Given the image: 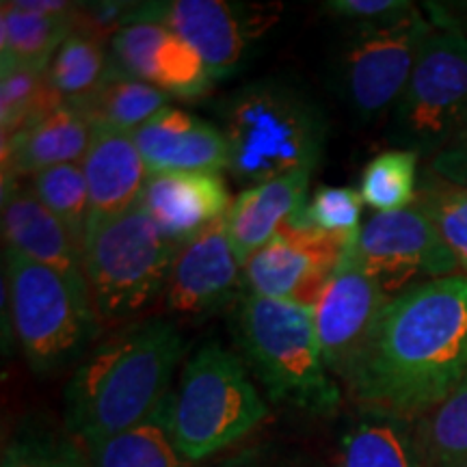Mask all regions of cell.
Here are the masks:
<instances>
[{
	"mask_svg": "<svg viewBox=\"0 0 467 467\" xmlns=\"http://www.w3.org/2000/svg\"><path fill=\"white\" fill-rule=\"evenodd\" d=\"M361 197L359 191L348 186H318L299 214L288 223L307 227L337 236L347 243H355L361 230Z\"/></svg>",
	"mask_w": 467,
	"mask_h": 467,
	"instance_id": "obj_33",
	"label": "cell"
},
{
	"mask_svg": "<svg viewBox=\"0 0 467 467\" xmlns=\"http://www.w3.org/2000/svg\"><path fill=\"white\" fill-rule=\"evenodd\" d=\"M461 467H467V463H465V465H461Z\"/></svg>",
	"mask_w": 467,
	"mask_h": 467,
	"instance_id": "obj_37",
	"label": "cell"
},
{
	"mask_svg": "<svg viewBox=\"0 0 467 467\" xmlns=\"http://www.w3.org/2000/svg\"><path fill=\"white\" fill-rule=\"evenodd\" d=\"M150 175L230 169L223 130L182 109L167 107L132 132Z\"/></svg>",
	"mask_w": 467,
	"mask_h": 467,
	"instance_id": "obj_18",
	"label": "cell"
},
{
	"mask_svg": "<svg viewBox=\"0 0 467 467\" xmlns=\"http://www.w3.org/2000/svg\"><path fill=\"white\" fill-rule=\"evenodd\" d=\"M275 17L268 7L227 0H156L130 5L126 22H156L200 52L210 78L225 80L241 72L251 46Z\"/></svg>",
	"mask_w": 467,
	"mask_h": 467,
	"instance_id": "obj_11",
	"label": "cell"
},
{
	"mask_svg": "<svg viewBox=\"0 0 467 467\" xmlns=\"http://www.w3.org/2000/svg\"><path fill=\"white\" fill-rule=\"evenodd\" d=\"M424 467L467 463V375L440 405L416 420Z\"/></svg>",
	"mask_w": 467,
	"mask_h": 467,
	"instance_id": "obj_27",
	"label": "cell"
},
{
	"mask_svg": "<svg viewBox=\"0 0 467 467\" xmlns=\"http://www.w3.org/2000/svg\"><path fill=\"white\" fill-rule=\"evenodd\" d=\"M323 9L359 28L399 20L416 9V5L407 0H329L323 5Z\"/></svg>",
	"mask_w": 467,
	"mask_h": 467,
	"instance_id": "obj_34",
	"label": "cell"
},
{
	"mask_svg": "<svg viewBox=\"0 0 467 467\" xmlns=\"http://www.w3.org/2000/svg\"><path fill=\"white\" fill-rule=\"evenodd\" d=\"M110 63L117 72L154 85L169 98L195 100L210 87L200 52L156 22H126L109 39Z\"/></svg>",
	"mask_w": 467,
	"mask_h": 467,
	"instance_id": "obj_14",
	"label": "cell"
},
{
	"mask_svg": "<svg viewBox=\"0 0 467 467\" xmlns=\"http://www.w3.org/2000/svg\"><path fill=\"white\" fill-rule=\"evenodd\" d=\"M221 130L230 145V173L247 189L295 171L312 173L323 159L327 117L301 87L262 78L219 104Z\"/></svg>",
	"mask_w": 467,
	"mask_h": 467,
	"instance_id": "obj_3",
	"label": "cell"
},
{
	"mask_svg": "<svg viewBox=\"0 0 467 467\" xmlns=\"http://www.w3.org/2000/svg\"><path fill=\"white\" fill-rule=\"evenodd\" d=\"M429 169L443 182L467 189V124L431 159Z\"/></svg>",
	"mask_w": 467,
	"mask_h": 467,
	"instance_id": "obj_35",
	"label": "cell"
},
{
	"mask_svg": "<svg viewBox=\"0 0 467 467\" xmlns=\"http://www.w3.org/2000/svg\"><path fill=\"white\" fill-rule=\"evenodd\" d=\"M48 69L0 67V130L3 139L14 137L39 117L63 104L48 83Z\"/></svg>",
	"mask_w": 467,
	"mask_h": 467,
	"instance_id": "obj_30",
	"label": "cell"
},
{
	"mask_svg": "<svg viewBox=\"0 0 467 467\" xmlns=\"http://www.w3.org/2000/svg\"><path fill=\"white\" fill-rule=\"evenodd\" d=\"M3 238L5 247L17 251L35 265L48 266L74 288L89 292L83 273L80 244L58 221L31 186L20 180H3Z\"/></svg>",
	"mask_w": 467,
	"mask_h": 467,
	"instance_id": "obj_16",
	"label": "cell"
},
{
	"mask_svg": "<svg viewBox=\"0 0 467 467\" xmlns=\"http://www.w3.org/2000/svg\"><path fill=\"white\" fill-rule=\"evenodd\" d=\"M334 467H424L416 420L379 407H359L342 431Z\"/></svg>",
	"mask_w": 467,
	"mask_h": 467,
	"instance_id": "obj_22",
	"label": "cell"
},
{
	"mask_svg": "<svg viewBox=\"0 0 467 467\" xmlns=\"http://www.w3.org/2000/svg\"><path fill=\"white\" fill-rule=\"evenodd\" d=\"M266 416L247 364L219 342L203 344L186 361L171 394L175 443L195 465L244 440Z\"/></svg>",
	"mask_w": 467,
	"mask_h": 467,
	"instance_id": "obj_6",
	"label": "cell"
},
{
	"mask_svg": "<svg viewBox=\"0 0 467 467\" xmlns=\"http://www.w3.org/2000/svg\"><path fill=\"white\" fill-rule=\"evenodd\" d=\"M203 467H299L273 446H254L230 454V457Z\"/></svg>",
	"mask_w": 467,
	"mask_h": 467,
	"instance_id": "obj_36",
	"label": "cell"
},
{
	"mask_svg": "<svg viewBox=\"0 0 467 467\" xmlns=\"http://www.w3.org/2000/svg\"><path fill=\"white\" fill-rule=\"evenodd\" d=\"M139 203L162 236L182 249L203 230L227 217L232 197L221 173L182 171L150 175Z\"/></svg>",
	"mask_w": 467,
	"mask_h": 467,
	"instance_id": "obj_17",
	"label": "cell"
},
{
	"mask_svg": "<svg viewBox=\"0 0 467 467\" xmlns=\"http://www.w3.org/2000/svg\"><path fill=\"white\" fill-rule=\"evenodd\" d=\"M109 39L78 26L69 35L48 66V83L61 102L80 109L109 78L113 63Z\"/></svg>",
	"mask_w": 467,
	"mask_h": 467,
	"instance_id": "obj_25",
	"label": "cell"
},
{
	"mask_svg": "<svg viewBox=\"0 0 467 467\" xmlns=\"http://www.w3.org/2000/svg\"><path fill=\"white\" fill-rule=\"evenodd\" d=\"M353 243L288 221L243 266V292L314 306Z\"/></svg>",
	"mask_w": 467,
	"mask_h": 467,
	"instance_id": "obj_12",
	"label": "cell"
},
{
	"mask_svg": "<svg viewBox=\"0 0 467 467\" xmlns=\"http://www.w3.org/2000/svg\"><path fill=\"white\" fill-rule=\"evenodd\" d=\"M433 28L418 7L399 20L355 28L342 46L337 78L358 119L368 124L392 113Z\"/></svg>",
	"mask_w": 467,
	"mask_h": 467,
	"instance_id": "obj_9",
	"label": "cell"
},
{
	"mask_svg": "<svg viewBox=\"0 0 467 467\" xmlns=\"http://www.w3.org/2000/svg\"><path fill=\"white\" fill-rule=\"evenodd\" d=\"M309 171H295L238 192L225 221L234 254L243 266L285 221L301 213L309 200Z\"/></svg>",
	"mask_w": 467,
	"mask_h": 467,
	"instance_id": "obj_21",
	"label": "cell"
},
{
	"mask_svg": "<svg viewBox=\"0 0 467 467\" xmlns=\"http://www.w3.org/2000/svg\"><path fill=\"white\" fill-rule=\"evenodd\" d=\"M241 358L273 402L312 416L342 405V385L325 366L314 306L244 295L236 309Z\"/></svg>",
	"mask_w": 467,
	"mask_h": 467,
	"instance_id": "obj_4",
	"label": "cell"
},
{
	"mask_svg": "<svg viewBox=\"0 0 467 467\" xmlns=\"http://www.w3.org/2000/svg\"><path fill=\"white\" fill-rule=\"evenodd\" d=\"M167 107L169 96L165 91L113 67L100 89L78 110H83L93 126L132 134Z\"/></svg>",
	"mask_w": 467,
	"mask_h": 467,
	"instance_id": "obj_26",
	"label": "cell"
},
{
	"mask_svg": "<svg viewBox=\"0 0 467 467\" xmlns=\"http://www.w3.org/2000/svg\"><path fill=\"white\" fill-rule=\"evenodd\" d=\"M416 206L433 221L443 243L459 262V271L467 275V189L448 184L431 173L418 184Z\"/></svg>",
	"mask_w": 467,
	"mask_h": 467,
	"instance_id": "obj_32",
	"label": "cell"
},
{
	"mask_svg": "<svg viewBox=\"0 0 467 467\" xmlns=\"http://www.w3.org/2000/svg\"><path fill=\"white\" fill-rule=\"evenodd\" d=\"M348 255L389 299L459 273L457 258L416 203L368 219Z\"/></svg>",
	"mask_w": 467,
	"mask_h": 467,
	"instance_id": "obj_10",
	"label": "cell"
},
{
	"mask_svg": "<svg viewBox=\"0 0 467 467\" xmlns=\"http://www.w3.org/2000/svg\"><path fill=\"white\" fill-rule=\"evenodd\" d=\"M80 167L89 189L87 225L130 210L141 200L150 180V171L132 134L110 128L93 126L89 151Z\"/></svg>",
	"mask_w": 467,
	"mask_h": 467,
	"instance_id": "obj_19",
	"label": "cell"
},
{
	"mask_svg": "<svg viewBox=\"0 0 467 467\" xmlns=\"http://www.w3.org/2000/svg\"><path fill=\"white\" fill-rule=\"evenodd\" d=\"M392 301L355 265L348 251L314 303V325L325 366L347 381L377 318Z\"/></svg>",
	"mask_w": 467,
	"mask_h": 467,
	"instance_id": "obj_13",
	"label": "cell"
},
{
	"mask_svg": "<svg viewBox=\"0 0 467 467\" xmlns=\"http://www.w3.org/2000/svg\"><path fill=\"white\" fill-rule=\"evenodd\" d=\"M91 139L93 124L83 110L66 102L58 104L14 137L3 139V180L33 178L58 165H80Z\"/></svg>",
	"mask_w": 467,
	"mask_h": 467,
	"instance_id": "obj_20",
	"label": "cell"
},
{
	"mask_svg": "<svg viewBox=\"0 0 467 467\" xmlns=\"http://www.w3.org/2000/svg\"><path fill=\"white\" fill-rule=\"evenodd\" d=\"M465 375L467 275L457 273L389 301L342 385L359 407L418 420Z\"/></svg>",
	"mask_w": 467,
	"mask_h": 467,
	"instance_id": "obj_1",
	"label": "cell"
},
{
	"mask_svg": "<svg viewBox=\"0 0 467 467\" xmlns=\"http://www.w3.org/2000/svg\"><path fill=\"white\" fill-rule=\"evenodd\" d=\"M186 344L171 320L128 323L96 344L63 389V429L80 443L139 424L167 399Z\"/></svg>",
	"mask_w": 467,
	"mask_h": 467,
	"instance_id": "obj_2",
	"label": "cell"
},
{
	"mask_svg": "<svg viewBox=\"0 0 467 467\" xmlns=\"http://www.w3.org/2000/svg\"><path fill=\"white\" fill-rule=\"evenodd\" d=\"M238 290H243V265L234 254L223 217L178 251L165 303L180 317L203 318L230 306Z\"/></svg>",
	"mask_w": 467,
	"mask_h": 467,
	"instance_id": "obj_15",
	"label": "cell"
},
{
	"mask_svg": "<svg viewBox=\"0 0 467 467\" xmlns=\"http://www.w3.org/2000/svg\"><path fill=\"white\" fill-rule=\"evenodd\" d=\"M78 7L69 14L46 16L22 9L16 0H5L0 9V67L48 69L61 44L78 28Z\"/></svg>",
	"mask_w": 467,
	"mask_h": 467,
	"instance_id": "obj_24",
	"label": "cell"
},
{
	"mask_svg": "<svg viewBox=\"0 0 467 467\" xmlns=\"http://www.w3.org/2000/svg\"><path fill=\"white\" fill-rule=\"evenodd\" d=\"M420 154L409 150H388L368 162L359 180L361 202L377 213H396L413 206L418 197Z\"/></svg>",
	"mask_w": 467,
	"mask_h": 467,
	"instance_id": "obj_29",
	"label": "cell"
},
{
	"mask_svg": "<svg viewBox=\"0 0 467 467\" xmlns=\"http://www.w3.org/2000/svg\"><path fill=\"white\" fill-rule=\"evenodd\" d=\"M173 394V392H171ZM171 394L148 418L107 440L83 443L93 467H197L175 443Z\"/></svg>",
	"mask_w": 467,
	"mask_h": 467,
	"instance_id": "obj_23",
	"label": "cell"
},
{
	"mask_svg": "<svg viewBox=\"0 0 467 467\" xmlns=\"http://www.w3.org/2000/svg\"><path fill=\"white\" fill-rule=\"evenodd\" d=\"M39 202L67 227L76 243H83L89 219V189L80 165H58L35 173L28 184Z\"/></svg>",
	"mask_w": 467,
	"mask_h": 467,
	"instance_id": "obj_31",
	"label": "cell"
},
{
	"mask_svg": "<svg viewBox=\"0 0 467 467\" xmlns=\"http://www.w3.org/2000/svg\"><path fill=\"white\" fill-rule=\"evenodd\" d=\"M178 251L141 203L87 225L80 255L98 318L126 320L165 295Z\"/></svg>",
	"mask_w": 467,
	"mask_h": 467,
	"instance_id": "obj_7",
	"label": "cell"
},
{
	"mask_svg": "<svg viewBox=\"0 0 467 467\" xmlns=\"http://www.w3.org/2000/svg\"><path fill=\"white\" fill-rule=\"evenodd\" d=\"M3 262L11 329L35 375L50 377L83 361L100 334L89 292L9 247Z\"/></svg>",
	"mask_w": 467,
	"mask_h": 467,
	"instance_id": "obj_5",
	"label": "cell"
},
{
	"mask_svg": "<svg viewBox=\"0 0 467 467\" xmlns=\"http://www.w3.org/2000/svg\"><path fill=\"white\" fill-rule=\"evenodd\" d=\"M66 429L25 422L5 441L0 467H93L83 443Z\"/></svg>",
	"mask_w": 467,
	"mask_h": 467,
	"instance_id": "obj_28",
	"label": "cell"
},
{
	"mask_svg": "<svg viewBox=\"0 0 467 467\" xmlns=\"http://www.w3.org/2000/svg\"><path fill=\"white\" fill-rule=\"evenodd\" d=\"M465 124L467 37L448 28H433L389 115L388 141L396 150L433 159Z\"/></svg>",
	"mask_w": 467,
	"mask_h": 467,
	"instance_id": "obj_8",
	"label": "cell"
}]
</instances>
